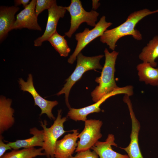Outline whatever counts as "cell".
<instances>
[{
    "label": "cell",
    "mask_w": 158,
    "mask_h": 158,
    "mask_svg": "<svg viewBox=\"0 0 158 158\" xmlns=\"http://www.w3.org/2000/svg\"><path fill=\"white\" fill-rule=\"evenodd\" d=\"M158 13V8L151 11L147 9L134 11L130 13L126 21L118 26L110 30H107L100 37V41L106 44L109 48L114 50L116 43L121 38L131 35L135 39L140 40L142 39L140 32L135 28L136 24L145 17L151 14Z\"/></svg>",
    "instance_id": "obj_1"
},
{
    "label": "cell",
    "mask_w": 158,
    "mask_h": 158,
    "mask_svg": "<svg viewBox=\"0 0 158 158\" xmlns=\"http://www.w3.org/2000/svg\"><path fill=\"white\" fill-rule=\"evenodd\" d=\"M104 52L105 61L101 75L95 80L99 85L91 94L92 100L95 103L120 88L116 85L114 78L116 61L119 53L114 50L110 52L107 48L105 49Z\"/></svg>",
    "instance_id": "obj_2"
},
{
    "label": "cell",
    "mask_w": 158,
    "mask_h": 158,
    "mask_svg": "<svg viewBox=\"0 0 158 158\" xmlns=\"http://www.w3.org/2000/svg\"><path fill=\"white\" fill-rule=\"evenodd\" d=\"M104 56L103 55H100L94 56H86L83 55L81 52L78 55L77 64L75 69L70 76L66 80V82L62 89L56 94L58 96L65 94L66 103L68 108H71L68 98L70 90L73 86L87 71L97 69H102L103 67L100 63V61Z\"/></svg>",
    "instance_id": "obj_3"
},
{
    "label": "cell",
    "mask_w": 158,
    "mask_h": 158,
    "mask_svg": "<svg viewBox=\"0 0 158 158\" xmlns=\"http://www.w3.org/2000/svg\"><path fill=\"white\" fill-rule=\"evenodd\" d=\"M65 8L70 14L71 26L65 36L71 38L81 24L86 23L88 25L94 27L96 25L99 13L95 11H86L83 7L80 0H71L70 5Z\"/></svg>",
    "instance_id": "obj_4"
},
{
    "label": "cell",
    "mask_w": 158,
    "mask_h": 158,
    "mask_svg": "<svg viewBox=\"0 0 158 158\" xmlns=\"http://www.w3.org/2000/svg\"><path fill=\"white\" fill-rule=\"evenodd\" d=\"M61 109L58 110L57 117L49 128L47 127L46 120L44 122L40 121L43 131L44 142L42 147L48 158H54V150L58 139L66 132L64 130L63 123L66 121L67 117L61 118Z\"/></svg>",
    "instance_id": "obj_5"
},
{
    "label": "cell",
    "mask_w": 158,
    "mask_h": 158,
    "mask_svg": "<svg viewBox=\"0 0 158 158\" xmlns=\"http://www.w3.org/2000/svg\"><path fill=\"white\" fill-rule=\"evenodd\" d=\"M112 24L111 22H107L105 16H103L93 29L90 30L86 28L83 32L76 34L75 39L77 42V44L74 51L68 59V62L73 64L81 51L94 40L102 35L107 28Z\"/></svg>",
    "instance_id": "obj_6"
},
{
    "label": "cell",
    "mask_w": 158,
    "mask_h": 158,
    "mask_svg": "<svg viewBox=\"0 0 158 158\" xmlns=\"http://www.w3.org/2000/svg\"><path fill=\"white\" fill-rule=\"evenodd\" d=\"M85 122L84 128L78 135L79 140L75 150L77 152L90 150L102 136L101 133L103 124L102 121L90 119Z\"/></svg>",
    "instance_id": "obj_7"
},
{
    "label": "cell",
    "mask_w": 158,
    "mask_h": 158,
    "mask_svg": "<svg viewBox=\"0 0 158 158\" xmlns=\"http://www.w3.org/2000/svg\"><path fill=\"white\" fill-rule=\"evenodd\" d=\"M129 97L126 94L124 95L123 100L128 106L131 119L132 128L130 142L127 147L120 148L126 152L129 158H144L141 153L138 142L140 125L135 115Z\"/></svg>",
    "instance_id": "obj_8"
},
{
    "label": "cell",
    "mask_w": 158,
    "mask_h": 158,
    "mask_svg": "<svg viewBox=\"0 0 158 158\" xmlns=\"http://www.w3.org/2000/svg\"><path fill=\"white\" fill-rule=\"evenodd\" d=\"M18 82L21 90L28 92L32 96L35 105L39 107L41 110L40 115L41 116L42 114H46L50 119L55 120V118L52 113V110L58 104V102L56 100H47L39 94L34 86L32 75L30 74L28 75L26 81L20 78L19 79Z\"/></svg>",
    "instance_id": "obj_9"
},
{
    "label": "cell",
    "mask_w": 158,
    "mask_h": 158,
    "mask_svg": "<svg viewBox=\"0 0 158 158\" xmlns=\"http://www.w3.org/2000/svg\"><path fill=\"white\" fill-rule=\"evenodd\" d=\"M48 17L46 28L43 35L35 40L34 45L39 47L42 43L48 41L49 39L56 31V28L59 19L63 18L66 11L65 7L58 6L56 2L48 10Z\"/></svg>",
    "instance_id": "obj_10"
},
{
    "label": "cell",
    "mask_w": 158,
    "mask_h": 158,
    "mask_svg": "<svg viewBox=\"0 0 158 158\" xmlns=\"http://www.w3.org/2000/svg\"><path fill=\"white\" fill-rule=\"evenodd\" d=\"M36 0H32L16 16L12 30L27 28L29 30L42 31L37 22L35 12Z\"/></svg>",
    "instance_id": "obj_11"
},
{
    "label": "cell",
    "mask_w": 158,
    "mask_h": 158,
    "mask_svg": "<svg viewBox=\"0 0 158 158\" xmlns=\"http://www.w3.org/2000/svg\"><path fill=\"white\" fill-rule=\"evenodd\" d=\"M124 89L123 87H120L118 89L106 95L98 102L92 105L79 109L71 107L69 109V110L67 116L75 121H85L87 120V116L89 114L95 112H99L100 111V106L107 99L117 94H124Z\"/></svg>",
    "instance_id": "obj_12"
},
{
    "label": "cell",
    "mask_w": 158,
    "mask_h": 158,
    "mask_svg": "<svg viewBox=\"0 0 158 158\" xmlns=\"http://www.w3.org/2000/svg\"><path fill=\"white\" fill-rule=\"evenodd\" d=\"M72 131V133H68L61 139L57 140L54 150V157L69 158L72 156L77 146V140L79 134L77 130Z\"/></svg>",
    "instance_id": "obj_13"
},
{
    "label": "cell",
    "mask_w": 158,
    "mask_h": 158,
    "mask_svg": "<svg viewBox=\"0 0 158 158\" xmlns=\"http://www.w3.org/2000/svg\"><path fill=\"white\" fill-rule=\"evenodd\" d=\"M19 8L14 6L0 7V41L6 38L15 21V16L19 10Z\"/></svg>",
    "instance_id": "obj_14"
},
{
    "label": "cell",
    "mask_w": 158,
    "mask_h": 158,
    "mask_svg": "<svg viewBox=\"0 0 158 158\" xmlns=\"http://www.w3.org/2000/svg\"><path fill=\"white\" fill-rule=\"evenodd\" d=\"M115 140L114 135L109 134L105 141H98L91 149L100 158H129L128 155L119 153L112 149V146L117 147Z\"/></svg>",
    "instance_id": "obj_15"
},
{
    "label": "cell",
    "mask_w": 158,
    "mask_h": 158,
    "mask_svg": "<svg viewBox=\"0 0 158 158\" xmlns=\"http://www.w3.org/2000/svg\"><path fill=\"white\" fill-rule=\"evenodd\" d=\"M12 100L3 96L0 98V134L11 127L15 123L14 110L11 107Z\"/></svg>",
    "instance_id": "obj_16"
},
{
    "label": "cell",
    "mask_w": 158,
    "mask_h": 158,
    "mask_svg": "<svg viewBox=\"0 0 158 158\" xmlns=\"http://www.w3.org/2000/svg\"><path fill=\"white\" fill-rule=\"evenodd\" d=\"M30 133L32 136L28 139L18 140L15 142H8L7 143L13 150L21 148H29L35 146L42 147L43 145V131L40 130L36 127L31 128Z\"/></svg>",
    "instance_id": "obj_17"
},
{
    "label": "cell",
    "mask_w": 158,
    "mask_h": 158,
    "mask_svg": "<svg viewBox=\"0 0 158 158\" xmlns=\"http://www.w3.org/2000/svg\"><path fill=\"white\" fill-rule=\"evenodd\" d=\"M136 68L140 81L153 86H158V68L152 67L149 63L143 62L138 64Z\"/></svg>",
    "instance_id": "obj_18"
},
{
    "label": "cell",
    "mask_w": 158,
    "mask_h": 158,
    "mask_svg": "<svg viewBox=\"0 0 158 158\" xmlns=\"http://www.w3.org/2000/svg\"><path fill=\"white\" fill-rule=\"evenodd\" d=\"M139 59L143 62L148 63L156 68L158 58V35L154 36L142 49L139 55Z\"/></svg>",
    "instance_id": "obj_19"
},
{
    "label": "cell",
    "mask_w": 158,
    "mask_h": 158,
    "mask_svg": "<svg viewBox=\"0 0 158 158\" xmlns=\"http://www.w3.org/2000/svg\"><path fill=\"white\" fill-rule=\"evenodd\" d=\"M43 148L35 147L24 148L21 150H13L5 154L0 158H34L38 156H45Z\"/></svg>",
    "instance_id": "obj_20"
},
{
    "label": "cell",
    "mask_w": 158,
    "mask_h": 158,
    "mask_svg": "<svg viewBox=\"0 0 158 158\" xmlns=\"http://www.w3.org/2000/svg\"><path fill=\"white\" fill-rule=\"evenodd\" d=\"M65 36L59 35L57 32L54 33L48 41L61 56H67L71 49L68 47Z\"/></svg>",
    "instance_id": "obj_21"
},
{
    "label": "cell",
    "mask_w": 158,
    "mask_h": 158,
    "mask_svg": "<svg viewBox=\"0 0 158 158\" xmlns=\"http://www.w3.org/2000/svg\"><path fill=\"white\" fill-rule=\"evenodd\" d=\"M56 2L55 0H37L35 8L36 16L38 17L43 11L48 10Z\"/></svg>",
    "instance_id": "obj_22"
},
{
    "label": "cell",
    "mask_w": 158,
    "mask_h": 158,
    "mask_svg": "<svg viewBox=\"0 0 158 158\" xmlns=\"http://www.w3.org/2000/svg\"><path fill=\"white\" fill-rule=\"evenodd\" d=\"M69 158H99L98 156L94 151L90 150L78 152L74 156H72Z\"/></svg>",
    "instance_id": "obj_23"
},
{
    "label": "cell",
    "mask_w": 158,
    "mask_h": 158,
    "mask_svg": "<svg viewBox=\"0 0 158 158\" xmlns=\"http://www.w3.org/2000/svg\"><path fill=\"white\" fill-rule=\"evenodd\" d=\"M3 137L2 135L0 136V158L2 157L5 154L6 151L11 150L12 148L7 144H5L3 141Z\"/></svg>",
    "instance_id": "obj_24"
},
{
    "label": "cell",
    "mask_w": 158,
    "mask_h": 158,
    "mask_svg": "<svg viewBox=\"0 0 158 158\" xmlns=\"http://www.w3.org/2000/svg\"><path fill=\"white\" fill-rule=\"evenodd\" d=\"M30 0H15L14 1V5L16 6L22 5L24 8L26 7L30 2Z\"/></svg>",
    "instance_id": "obj_25"
},
{
    "label": "cell",
    "mask_w": 158,
    "mask_h": 158,
    "mask_svg": "<svg viewBox=\"0 0 158 158\" xmlns=\"http://www.w3.org/2000/svg\"><path fill=\"white\" fill-rule=\"evenodd\" d=\"M99 0H92V8L94 10H96L100 5V3L99 2Z\"/></svg>",
    "instance_id": "obj_26"
},
{
    "label": "cell",
    "mask_w": 158,
    "mask_h": 158,
    "mask_svg": "<svg viewBox=\"0 0 158 158\" xmlns=\"http://www.w3.org/2000/svg\"><path fill=\"white\" fill-rule=\"evenodd\" d=\"M157 86V87H158V86Z\"/></svg>",
    "instance_id": "obj_27"
},
{
    "label": "cell",
    "mask_w": 158,
    "mask_h": 158,
    "mask_svg": "<svg viewBox=\"0 0 158 158\" xmlns=\"http://www.w3.org/2000/svg\"></svg>",
    "instance_id": "obj_28"
}]
</instances>
